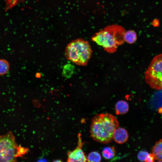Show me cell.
I'll return each mask as SVG.
<instances>
[{"mask_svg":"<svg viewBox=\"0 0 162 162\" xmlns=\"http://www.w3.org/2000/svg\"><path fill=\"white\" fill-rule=\"evenodd\" d=\"M119 123L113 115L108 113L97 114L92 120L90 134L95 141L108 143L113 140L115 130Z\"/></svg>","mask_w":162,"mask_h":162,"instance_id":"6da1fadb","label":"cell"},{"mask_svg":"<svg viewBox=\"0 0 162 162\" xmlns=\"http://www.w3.org/2000/svg\"><path fill=\"white\" fill-rule=\"evenodd\" d=\"M125 32L124 28L121 26L110 25L96 33L92 40L102 47L106 52L112 53L116 51L118 46L124 43Z\"/></svg>","mask_w":162,"mask_h":162,"instance_id":"7a4b0ae2","label":"cell"},{"mask_svg":"<svg viewBox=\"0 0 162 162\" xmlns=\"http://www.w3.org/2000/svg\"><path fill=\"white\" fill-rule=\"evenodd\" d=\"M92 51L88 41L82 38L70 42L65 49L66 58L75 64L86 66L90 58Z\"/></svg>","mask_w":162,"mask_h":162,"instance_id":"3957f363","label":"cell"},{"mask_svg":"<svg viewBox=\"0 0 162 162\" xmlns=\"http://www.w3.org/2000/svg\"><path fill=\"white\" fill-rule=\"evenodd\" d=\"M28 148L18 146L11 131L0 135V162H12L17 161L28 152Z\"/></svg>","mask_w":162,"mask_h":162,"instance_id":"277c9868","label":"cell"},{"mask_svg":"<svg viewBox=\"0 0 162 162\" xmlns=\"http://www.w3.org/2000/svg\"><path fill=\"white\" fill-rule=\"evenodd\" d=\"M145 79L151 88L162 90V53L152 59L145 72Z\"/></svg>","mask_w":162,"mask_h":162,"instance_id":"5b68a950","label":"cell"},{"mask_svg":"<svg viewBox=\"0 0 162 162\" xmlns=\"http://www.w3.org/2000/svg\"><path fill=\"white\" fill-rule=\"evenodd\" d=\"M78 141L77 147L73 151H70L68 154V162H86L87 158L82 149L83 145L81 134L78 136Z\"/></svg>","mask_w":162,"mask_h":162,"instance_id":"8992f818","label":"cell"},{"mask_svg":"<svg viewBox=\"0 0 162 162\" xmlns=\"http://www.w3.org/2000/svg\"><path fill=\"white\" fill-rule=\"evenodd\" d=\"M128 138V133L125 129L118 127L114 132L113 139L117 143L122 144L127 141Z\"/></svg>","mask_w":162,"mask_h":162,"instance_id":"52a82bcc","label":"cell"},{"mask_svg":"<svg viewBox=\"0 0 162 162\" xmlns=\"http://www.w3.org/2000/svg\"><path fill=\"white\" fill-rule=\"evenodd\" d=\"M115 109L116 115L124 114L128 112L129 105L127 101L124 100H120L116 104Z\"/></svg>","mask_w":162,"mask_h":162,"instance_id":"ba28073f","label":"cell"},{"mask_svg":"<svg viewBox=\"0 0 162 162\" xmlns=\"http://www.w3.org/2000/svg\"><path fill=\"white\" fill-rule=\"evenodd\" d=\"M152 152L155 160L162 162V139L156 142L152 148Z\"/></svg>","mask_w":162,"mask_h":162,"instance_id":"9c48e42d","label":"cell"},{"mask_svg":"<svg viewBox=\"0 0 162 162\" xmlns=\"http://www.w3.org/2000/svg\"><path fill=\"white\" fill-rule=\"evenodd\" d=\"M137 34L134 30H130L125 32L124 35V40L128 43L132 44L136 40Z\"/></svg>","mask_w":162,"mask_h":162,"instance_id":"30bf717a","label":"cell"},{"mask_svg":"<svg viewBox=\"0 0 162 162\" xmlns=\"http://www.w3.org/2000/svg\"><path fill=\"white\" fill-rule=\"evenodd\" d=\"M115 150L113 147H106L104 148L102 152L103 157L107 160L112 159L115 155Z\"/></svg>","mask_w":162,"mask_h":162,"instance_id":"8fae6325","label":"cell"},{"mask_svg":"<svg viewBox=\"0 0 162 162\" xmlns=\"http://www.w3.org/2000/svg\"><path fill=\"white\" fill-rule=\"evenodd\" d=\"M74 66L70 64H65L63 68V73L64 76L67 78H70L74 73Z\"/></svg>","mask_w":162,"mask_h":162,"instance_id":"7c38bea8","label":"cell"},{"mask_svg":"<svg viewBox=\"0 0 162 162\" xmlns=\"http://www.w3.org/2000/svg\"><path fill=\"white\" fill-rule=\"evenodd\" d=\"M101 159L100 154L96 151L90 152L87 158V161L88 162H99L101 161Z\"/></svg>","mask_w":162,"mask_h":162,"instance_id":"4fadbf2b","label":"cell"},{"mask_svg":"<svg viewBox=\"0 0 162 162\" xmlns=\"http://www.w3.org/2000/svg\"><path fill=\"white\" fill-rule=\"evenodd\" d=\"M10 65L8 62L4 59H0V75L6 74L9 71Z\"/></svg>","mask_w":162,"mask_h":162,"instance_id":"5bb4252c","label":"cell"},{"mask_svg":"<svg viewBox=\"0 0 162 162\" xmlns=\"http://www.w3.org/2000/svg\"><path fill=\"white\" fill-rule=\"evenodd\" d=\"M148 154V152L145 151H140L138 154L137 158L140 161H145Z\"/></svg>","mask_w":162,"mask_h":162,"instance_id":"9a60e30c","label":"cell"},{"mask_svg":"<svg viewBox=\"0 0 162 162\" xmlns=\"http://www.w3.org/2000/svg\"><path fill=\"white\" fill-rule=\"evenodd\" d=\"M155 160V157L152 153L149 154L146 157L145 161L146 162H153Z\"/></svg>","mask_w":162,"mask_h":162,"instance_id":"2e32d148","label":"cell"},{"mask_svg":"<svg viewBox=\"0 0 162 162\" xmlns=\"http://www.w3.org/2000/svg\"><path fill=\"white\" fill-rule=\"evenodd\" d=\"M153 25L155 27H157L159 25V22L158 20L157 19H155L153 20L152 22Z\"/></svg>","mask_w":162,"mask_h":162,"instance_id":"e0dca14e","label":"cell"},{"mask_svg":"<svg viewBox=\"0 0 162 162\" xmlns=\"http://www.w3.org/2000/svg\"><path fill=\"white\" fill-rule=\"evenodd\" d=\"M36 77L37 78H39L40 77L41 74L40 73H37L36 74Z\"/></svg>","mask_w":162,"mask_h":162,"instance_id":"ac0fdd59","label":"cell"}]
</instances>
